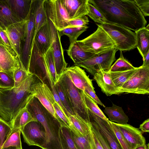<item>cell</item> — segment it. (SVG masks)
<instances>
[{
	"label": "cell",
	"mask_w": 149,
	"mask_h": 149,
	"mask_svg": "<svg viewBox=\"0 0 149 149\" xmlns=\"http://www.w3.org/2000/svg\"><path fill=\"white\" fill-rule=\"evenodd\" d=\"M70 19L87 15L88 0H61Z\"/></svg>",
	"instance_id": "20"
},
{
	"label": "cell",
	"mask_w": 149,
	"mask_h": 149,
	"mask_svg": "<svg viewBox=\"0 0 149 149\" xmlns=\"http://www.w3.org/2000/svg\"><path fill=\"white\" fill-rule=\"evenodd\" d=\"M88 13L87 15L94 22L100 24L107 23V21L102 13L93 5L88 2Z\"/></svg>",
	"instance_id": "41"
},
{
	"label": "cell",
	"mask_w": 149,
	"mask_h": 149,
	"mask_svg": "<svg viewBox=\"0 0 149 149\" xmlns=\"http://www.w3.org/2000/svg\"><path fill=\"white\" fill-rule=\"evenodd\" d=\"M26 23V19L13 23L8 27L5 31L19 59L21 56V42L24 34Z\"/></svg>",
	"instance_id": "18"
},
{
	"label": "cell",
	"mask_w": 149,
	"mask_h": 149,
	"mask_svg": "<svg viewBox=\"0 0 149 149\" xmlns=\"http://www.w3.org/2000/svg\"><path fill=\"white\" fill-rule=\"evenodd\" d=\"M45 1V0H36L34 14L33 38L40 29L45 25L48 21L44 6Z\"/></svg>",
	"instance_id": "29"
},
{
	"label": "cell",
	"mask_w": 149,
	"mask_h": 149,
	"mask_svg": "<svg viewBox=\"0 0 149 149\" xmlns=\"http://www.w3.org/2000/svg\"><path fill=\"white\" fill-rule=\"evenodd\" d=\"M93 80L95 81L102 92L107 96L120 94L108 72L98 70L93 75Z\"/></svg>",
	"instance_id": "21"
},
{
	"label": "cell",
	"mask_w": 149,
	"mask_h": 149,
	"mask_svg": "<svg viewBox=\"0 0 149 149\" xmlns=\"http://www.w3.org/2000/svg\"><path fill=\"white\" fill-rule=\"evenodd\" d=\"M67 52L74 64L84 61L90 58L94 54L83 50L77 41L70 44Z\"/></svg>",
	"instance_id": "28"
},
{
	"label": "cell",
	"mask_w": 149,
	"mask_h": 149,
	"mask_svg": "<svg viewBox=\"0 0 149 149\" xmlns=\"http://www.w3.org/2000/svg\"><path fill=\"white\" fill-rule=\"evenodd\" d=\"M77 41L83 50L94 54L116 49V45L107 33L98 26L93 33L83 40Z\"/></svg>",
	"instance_id": "6"
},
{
	"label": "cell",
	"mask_w": 149,
	"mask_h": 149,
	"mask_svg": "<svg viewBox=\"0 0 149 149\" xmlns=\"http://www.w3.org/2000/svg\"><path fill=\"white\" fill-rule=\"evenodd\" d=\"M104 16L107 23L121 26L135 32L147 22L134 0H88Z\"/></svg>",
	"instance_id": "1"
},
{
	"label": "cell",
	"mask_w": 149,
	"mask_h": 149,
	"mask_svg": "<svg viewBox=\"0 0 149 149\" xmlns=\"http://www.w3.org/2000/svg\"><path fill=\"white\" fill-rule=\"evenodd\" d=\"M53 106L55 111V118L61 126L70 128V123L68 117L56 102Z\"/></svg>",
	"instance_id": "40"
},
{
	"label": "cell",
	"mask_w": 149,
	"mask_h": 149,
	"mask_svg": "<svg viewBox=\"0 0 149 149\" xmlns=\"http://www.w3.org/2000/svg\"><path fill=\"white\" fill-rule=\"evenodd\" d=\"M144 16H149V0H134Z\"/></svg>",
	"instance_id": "48"
},
{
	"label": "cell",
	"mask_w": 149,
	"mask_h": 149,
	"mask_svg": "<svg viewBox=\"0 0 149 149\" xmlns=\"http://www.w3.org/2000/svg\"><path fill=\"white\" fill-rule=\"evenodd\" d=\"M24 141L29 146L44 149L46 143L45 130L38 121H32L20 128Z\"/></svg>",
	"instance_id": "12"
},
{
	"label": "cell",
	"mask_w": 149,
	"mask_h": 149,
	"mask_svg": "<svg viewBox=\"0 0 149 149\" xmlns=\"http://www.w3.org/2000/svg\"><path fill=\"white\" fill-rule=\"evenodd\" d=\"M64 71L74 85L79 89L84 91L86 86H93L92 80L80 67L76 65L66 67Z\"/></svg>",
	"instance_id": "19"
},
{
	"label": "cell",
	"mask_w": 149,
	"mask_h": 149,
	"mask_svg": "<svg viewBox=\"0 0 149 149\" xmlns=\"http://www.w3.org/2000/svg\"><path fill=\"white\" fill-rule=\"evenodd\" d=\"M51 90L53 93L56 102L58 104L60 108L68 117L69 114L65 109L63 104L60 100L57 93L56 92L54 87V86L52 88Z\"/></svg>",
	"instance_id": "51"
},
{
	"label": "cell",
	"mask_w": 149,
	"mask_h": 149,
	"mask_svg": "<svg viewBox=\"0 0 149 149\" xmlns=\"http://www.w3.org/2000/svg\"><path fill=\"white\" fill-rule=\"evenodd\" d=\"M32 89L34 97L55 118L53 104L56 101L50 88L46 84L37 80L32 85Z\"/></svg>",
	"instance_id": "16"
},
{
	"label": "cell",
	"mask_w": 149,
	"mask_h": 149,
	"mask_svg": "<svg viewBox=\"0 0 149 149\" xmlns=\"http://www.w3.org/2000/svg\"><path fill=\"white\" fill-rule=\"evenodd\" d=\"M51 37V47L55 63L56 72L59 79L67 67V63L64 55V51L61 41V37L58 31L48 19Z\"/></svg>",
	"instance_id": "14"
},
{
	"label": "cell",
	"mask_w": 149,
	"mask_h": 149,
	"mask_svg": "<svg viewBox=\"0 0 149 149\" xmlns=\"http://www.w3.org/2000/svg\"><path fill=\"white\" fill-rule=\"evenodd\" d=\"M104 112L108 116L110 121L120 124H127L128 116L125 113L122 108L114 104L111 107H105Z\"/></svg>",
	"instance_id": "27"
},
{
	"label": "cell",
	"mask_w": 149,
	"mask_h": 149,
	"mask_svg": "<svg viewBox=\"0 0 149 149\" xmlns=\"http://www.w3.org/2000/svg\"><path fill=\"white\" fill-rule=\"evenodd\" d=\"M12 129L10 122L0 116V149L8 137Z\"/></svg>",
	"instance_id": "39"
},
{
	"label": "cell",
	"mask_w": 149,
	"mask_h": 149,
	"mask_svg": "<svg viewBox=\"0 0 149 149\" xmlns=\"http://www.w3.org/2000/svg\"><path fill=\"white\" fill-rule=\"evenodd\" d=\"M90 140L92 149H104L90 126Z\"/></svg>",
	"instance_id": "50"
},
{
	"label": "cell",
	"mask_w": 149,
	"mask_h": 149,
	"mask_svg": "<svg viewBox=\"0 0 149 149\" xmlns=\"http://www.w3.org/2000/svg\"><path fill=\"white\" fill-rule=\"evenodd\" d=\"M21 65L16 51L6 45L0 38V72L6 73L13 78L14 72Z\"/></svg>",
	"instance_id": "13"
},
{
	"label": "cell",
	"mask_w": 149,
	"mask_h": 149,
	"mask_svg": "<svg viewBox=\"0 0 149 149\" xmlns=\"http://www.w3.org/2000/svg\"><path fill=\"white\" fill-rule=\"evenodd\" d=\"M91 127L95 134L104 149H111L106 139L100 133L95 125L91 121H89Z\"/></svg>",
	"instance_id": "47"
},
{
	"label": "cell",
	"mask_w": 149,
	"mask_h": 149,
	"mask_svg": "<svg viewBox=\"0 0 149 149\" xmlns=\"http://www.w3.org/2000/svg\"><path fill=\"white\" fill-rule=\"evenodd\" d=\"M34 41L40 52L44 55L51 47V37L48 21L40 28L33 38Z\"/></svg>",
	"instance_id": "22"
},
{
	"label": "cell",
	"mask_w": 149,
	"mask_h": 149,
	"mask_svg": "<svg viewBox=\"0 0 149 149\" xmlns=\"http://www.w3.org/2000/svg\"><path fill=\"white\" fill-rule=\"evenodd\" d=\"M89 20L86 16L76 19H70L67 23V28L79 27L87 26L89 24Z\"/></svg>",
	"instance_id": "46"
},
{
	"label": "cell",
	"mask_w": 149,
	"mask_h": 149,
	"mask_svg": "<svg viewBox=\"0 0 149 149\" xmlns=\"http://www.w3.org/2000/svg\"><path fill=\"white\" fill-rule=\"evenodd\" d=\"M44 6L48 18L58 31L67 28L70 19L61 0H45Z\"/></svg>",
	"instance_id": "11"
},
{
	"label": "cell",
	"mask_w": 149,
	"mask_h": 149,
	"mask_svg": "<svg viewBox=\"0 0 149 149\" xmlns=\"http://www.w3.org/2000/svg\"><path fill=\"white\" fill-rule=\"evenodd\" d=\"M114 123L126 140L134 149L138 146L146 144L145 138L139 129L127 123L120 124Z\"/></svg>",
	"instance_id": "17"
},
{
	"label": "cell",
	"mask_w": 149,
	"mask_h": 149,
	"mask_svg": "<svg viewBox=\"0 0 149 149\" xmlns=\"http://www.w3.org/2000/svg\"><path fill=\"white\" fill-rule=\"evenodd\" d=\"M149 143L144 144L137 146L134 149H149Z\"/></svg>",
	"instance_id": "55"
},
{
	"label": "cell",
	"mask_w": 149,
	"mask_h": 149,
	"mask_svg": "<svg viewBox=\"0 0 149 149\" xmlns=\"http://www.w3.org/2000/svg\"><path fill=\"white\" fill-rule=\"evenodd\" d=\"M47 67L52 83L54 85L57 82L58 78L56 73L55 63L51 47L44 54Z\"/></svg>",
	"instance_id": "34"
},
{
	"label": "cell",
	"mask_w": 149,
	"mask_h": 149,
	"mask_svg": "<svg viewBox=\"0 0 149 149\" xmlns=\"http://www.w3.org/2000/svg\"><path fill=\"white\" fill-rule=\"evenodd\" d=\"M134 67L125 58L122 52L120 51V56L114 63L111 65L109 71L118 72L135 69Z\"/></svg>",
	"instance_id": "36"
},
{
	"label": "cell",
	"mask_w": 149,
	"mask_h": 149,
	"mask_svg": "<svg viewBox=\"0 0 149 149\" xmlns=\"http://www.w3.org/2000/svg\"><path fill=\"white\" fill-rule=\"evenodd\" d=\"M88 28L87 26L79 27L67 28L58 32L60 37L65 35L68 37L70 44L76 42L78 37L86 31Z\"/></svg>",
	"instance_id": "32"
},
{
	"label": "cell",
	"mask_w": 149,
	"mask_h": 149,
	"mask_svg": "<svg viewBox=\"0 0 149 149\" xmlns=\"http://www.w3.org/2000/svg\"><path fill=\"white\" fill-rule=\"evenodd\" d=\"M13 14L19 21L25 20L29 13L32 0H6Z\"/></svg>",
	"instance_id": "23"
},
{
	"label": "cell",
	"mask_w": 149,
	"mask_h": 149,
	"mask_svg": "<svg viewBox=\"0 0 149 149\" xmlns=\"http://www.w3.org/2000/svg\"><path fill=\"white\" fill-rule=\"evenodd\" d=\"M28 72L47 84L51 90L54 86L48 72L44 55L40 52L34 41L33 42L30 53Z\"/></svg>",
	"instance_id": "8"
},
{
	"label": "cell",
	"mask_w": 149,
	"mask_h": 149,
	"mask_svg": "<svg viewBox=\"0 0 149 149\" xmlns=\"http://www.w3.org/2000/svg\"><path fill=\"white\" fill-rule=\"evenodd\" d=\"M117 51L113 49L104 52L94 54L88 59L74 65L85 69L93 76L98 70L108 72L116 59L115 54Z\"/></svg>",
	"instance_id": "10"
},
{
	"label": "cell",
	"mask_w": 149,
	"mask_h": 149,
	"mask_svg": "<svg viewBox=\"0 0 149 149\" xmlns=\"http://www.w3.org/2000/svg\"><path fill=\"white\" fill-rule=\"evenodd\" d=\"M30 74L21 65L19 68L16 70L14 72L13 77L15 81L14 87L22 82Z\"/></svg>",
	"instance_id": "45"
},
{
	"label": "cell",
	"mask_w": 149,
	"mask_h": 149,
	"mask_svg": "<svg viewBox=\"0 0 149 149\" xmlns=\"http://www.w3.org/2000/svg\"><path fill=\"white\" fill-rule=\"evenodd\" d=\"M120 94H149V66H142L136 70L123 85L118 89Z\"/></svg>",
	"instance_id": "7"
},
{
	"label": "cell",
	"mask_w": 149,
	"mask_h": 149,
	"mask_svg": "<svg viewBox=\"0 0 149 149\" xmlns=\"http://www.w3.org/2000/svg\"><path fill=\"white\" fill-rule=\"evenodd\" d=\"M108 35L120 51H129L136 48V35L130 30L119 25L106 23L96 24Z\"/></svg>",
	"instance_id": "5"
},
{
	"label": "cell",
	"mask_w": 149,
	"mask_h": 149,
	"mask_svg": "<svg viewBox=\"0 0 149 149\" xmlns=\"http://www.w3.org/2000/svg\"><path fill=\"white\" fill-rule=\"evenodd\" d=\"M136 68L134 69L124 71L108 72L117 90L128 79Z\"/></svg>",
	"instance_id": "33"
},
{
	"label": "cell",
	"mask_w": 149,
	"mask_h": 149,
	"mask_svg": "<svg viewBox=\"0 0 149 149\" xmlns=\"http://www.w3.org/2000/svg\"><path fill=\"white\" fill-rule=\"evenodd\" d=\"M1 149H20L15 147L10 146L7 148H2Z\"/></svg>",
	"instance_id": "56"
},
{
	"label": "cell",
	"mask_w": 149,
	"mask_h": 149,
	"mask_svg": "<svg viewBox=\"0 0 149 149\" xmlns=\"http://www.w3.org/2000/svg\"><path fill=\"white\" fill-rule=\"evenodd\" d=\"M60 137L62 149H77L73 140L70 128L61 126Z\"/></svg>",
	"instance_id": "31"
},
{
	"label": "cell",
	"mask_w": 149,
	"mask_h": 149,
	"mask_svg": "<svg viewBox=\"0 0 149 149\" xmlns=\"http://www.w3.org/2000/svg\"><path fill=\"white\" fill-rule=\"evenodd\" d=\"M109 123L118 139L122 149H134L126 140L114 122L109 120Z\"/></svg>",
	"instance_id": "43"
},
{
	"label": "cell",
	"mask_w": 149,
	"mask_h": 149,
	"mask_svg": "<svg viewBox=\"0 0 149 149\" xmlns=\"http://www.w3.org/2000/svg\"><path fill=\"white\" fill-rule=\"evenodd\" d=\"M54 87L65 109L68 112L69 116V115H74V114L68 102L59 81L58 80L57 82L55 84Z\"/></svg>",
	"instance_id": "42"
},
{
	"label": "cell",
	"mask_w": 149,
	"mask_h": 149,
	"mask_svg": "<svg viewBox=\"0 0 149 149\" xmlns=\"http://www.w3.org/2000/svg\"><path fill=\"white\" fill-rule=\"evenodd\" d=\"M89 121L94 123L105 138L111 149H122L108 121L96 115L88 109Z\"/></svg>",
	"instance_id": "15"
},
{
	"label": "cell",
	"mask_w": 149,
	"mask_h": 149,
	"mask_svg": "<svg viewBox=\"0 0 149 149\" xmlns=\"http://www.w3.org/2000/svg\"><path fill=\"white\" fill-rule=\"evenodd\" d=\"M21 133L20 128L12 130L10 134L5 142L2 148L12 146L22 149L20 138Z\"/></svg>",
	"instance_id": "37"
},
{
	"label": "cell",
	"mask_w": 149,
	"mask_h": 149,
	"mask_svg": "<svg viewBox=\"0 0 149 149\" xmlns=\"http://www.w3.org/2000/svg\"><path fill=\"white\" fill-rule=\"evenodd\" d=\"M81 92L87 108L96 115L108 121L109 119L106 116L96 102L83 91L81 90Z\"/></svg>",
	"instance_id": "35"
},
{
	"label": "cell",
	"mask_w": 149,
	"mask_h": 149,
	"mask_svg": "<svg viewBox=\"0 0 149 149\" xmlns=\"http://www.w3.org/2000/svg\"><path fill=\"white\" fill-rule=\"evenodd\" d=\"M36 2V0H32L30 11L26 19L24 33L21 45L20 61L23 67L28 73L30 53L34 37Z\"/></svg>",
	"instance_id": "9"
},
{
	"label": "cell",
	"mask_w": 149,
	"mask_h": 149,
	"mask_svg": "<svg viewBox=\"0 0 149 149\" xmlns=\"http://www.w3.org/2000/svg\"><path fill=\"white\" fill-rule=\"evenodd\" d=\"M37 81V77L31 74L16 86L0 88V116L8 122L13 120L34 97L32 86Z\"/></svg>",
	"instance_id": "2"
},
{
	"label": "cell",
	"mask_w": 149,
	"mask_h": 149,
	"mask_svg": "<svg viewBox=\"0 0 149 149\" xmlns=\"http://www.w3.org/2000/svg\"><path fill=\"white\" fill-rule=\"evenodd\" d=\"M71 136L77 149H92L90 140V132L88 135L78 136L71 130Z\"/></svg>",
	"instance_id": "38"
},
{
	"label": "cell",
	"mask_w": 149,
	"mask_h": 149,
	"mask_svg": "<svg viewBox=\"0 0 149 149\" xmlns=\"http://www.w3.org/2000/svg\"><path fill=\"white\" fill-rule=\"evenodd\" d=\"M143 58V63L141 66L143 67L149 66V51Z\"/></svg>",
	"instance_id": "54"
},
{
	"label": "cell",
	"mask_w": 149,
	"mask_h": 149,
	"mask_svg": "<svg viewBox=\"0 0 149 149\" xmlns=\"http://www.w3.org/2000/svg\"><path fill=\"white\" fill-rule=\"evenodd\" d=\"M14 86L13 78L6 73L0 72V88L9 89Z\"/></svg>",
	"instance_id": "44"
},
{
	"label": "cell",
	"mask_w": 149,
	"mask_h": 149,
	"mask_svg": "<svg viewBox=\"0 0 149 149\" xmlns=\"http://www.w3.org/2000/svg\"><path fill=\"white\" fill-rule=\"evenodd\" d=\"M29 112L45 130L46 143L44 149H62L60 137L61 126L54 116L40 102L33 104Z\"/></svg>",
	"instance_id": "3"
},
{
	"label": "cell",
	"mask_w": 149,
	"mask_h": 149,
	"mask_svg": "<svg viewBox=\"0 0 149 149\" xmlns=\"http://www.w3.org/2000/svg\"><path fill=\"white\" fill-rule=\"evenodd\" d=\"M136 48L143 57L149 51V26L135 31Z\"/></svg>",
	"instance_id": "26"
},
{
	"label": "cell",
	"mask_w": 149,
	"mask_h": 149,
	"mask_svg": "<svg viewBox=\"0 0 149 149\" xmlns=\"http://www.w3.org/2000/svg\"><path fill=\"white\" fill-rule=\"evenodd\" d=\"M58 80L60 82L74 115L79 116L89 123L88 109L82 96L81 90L74 85L65 71Z\"/></svg>",
	"instance_id": "4"
},
{
	"label": "cell",
	"mask_w": 149,
	"mask_h": 149,
	"mask_svg": "<svg viewBox=\"0 0 149 149\" xmlns=\"http://www.w3.org/2000/svg\"><path fill=\"white\" fill-rule=\"evenodd\" d=\"M70 123V129L76 135L85 136L90 132L91 124L87 123L79 116L69 115L68 117Z\"/></svg>",
	"instance_id": "24"
},
{
	"label": "cell",
	"mask_w": 149,
	"mask_h": 149,
	"mask_svg": "<svg viewBox=\"0 0 149 149\" xmlns=\"http://www.w3.org/2000/svg\"><path fill=\"white\" fill-rule=\"evenodd\" d=\"M139 129L143 132H149V119L148 118L144 121L140 125Z\"/></svg>",
	"instance_id": "53"
},
{
	"label": "cell",
	"mask_w": 149,
	"mask_h": 149,
	"mask_svg": "<svg viewBox=\"0 0 149 149\" xmlns=\"http://www.w3.org/2000/svg\"><path fill=\"white\" fill-rule=\"evenodd\" d=\"M19 22L11 12L6 0H0V29L5 31L9 25Z\"/></svg>",
	"instance_id": "25"
},
{
	"label": "cell",
	"mask_w": 149,
	"mask_h": 149,
	"mask_svg": "<svg viewBox=\"0 0 149 149\" xmlns=\"http://www.w3.org/2000/svg\"><path fill=\"white\" fill-rule=\"evenodd\" d=\"M32 121H38L34 118L25 107L21 111L15 118L9 122L12 130L20 128L29 122Z\"/></svg>",
	"instance_id": "30"
},
{
	"label": "cell",
	"mask_w": 149,
	"mask_h": 149,
	"mask_svg": "<svg viewBox=\"0 0 149 149\" xmlns=\"http://www.w3.org/2000/svg\"><path fill=\"white\" fill-rule=\"evenodd\" d=\"M84 91L96 102L104 107L105 106L101 102L95 94L93 86H88L85 87Z\"/></svg>",
	"instance_id": "49"
},
{
	"label": "cell",
	"mask_w": 149,
	"mask_h": 149,
	"mask_svg": "<svg viewBox=\"0 0 149 149\" xmlns=\"http://www.w3.org/2000/svg\"><path fill=\"white\" fill-rule=\"evenodd\" d=\"M0 38L6 45L11 47L14 49L12 45L6 32L1 29H0Z\"/></svg>",
	"instance_id": "52"
}]
</instances>
